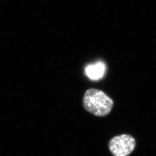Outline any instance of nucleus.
Here are the masks:
<instances>
[{
    "label": "nucleus",
    "instance_id": "f257e3e1",
    "mask_svg": "<svg viewBox=\"0 0 156 156\" xmlns=\"http://www.w3.org/2000/svg\"><path fill=\"white\" fill-rule=\"evenodd\" d=\"M83 105L86 111L98 117H104L110 113L114 102L103 91L90 89L84 94Z\"/></svg>",
    "mask_w": 156,
    "mask_h": 156
},
{
    "label": "nucleus",
    "instance_id": "f03ea898",
    "mask_svg": "<svg viewBox=\"0 0 156 156\" xmlns=\"http://www.w3.org/2000/svg\"><path fill=\"white\" fill-rule=\"evenodd\" d=\"M136 142L134 137L128 134H122L112 138L108 147L114 156H128L134 151Z\"/></svg>",
    "mask_w": 156,
    "mask_h": 156
},
{
    "label": "nucleus",
    "instance_id": "7ed1b4c3",
    "mask_svg": "<svg viewBox=\"0 0 156 156\" xmlns=\"http://www.w3.org/2000/svg\"><path fill=\"white\" fill-rule=\"evenodd\" d=\"M105 66L104 63L98 62L86 68L85 71L89 78L93 80H97L102 78L105 72Z\"/></svg>",
    "mask_w": 156,
    "mask_h": 156
}]
</instances>
